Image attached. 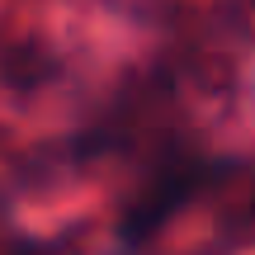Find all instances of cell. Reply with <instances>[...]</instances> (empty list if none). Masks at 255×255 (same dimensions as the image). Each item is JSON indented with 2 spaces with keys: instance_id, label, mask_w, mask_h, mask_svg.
Instances as JSON below:
<instances>
[{
  "instance_id": "obj_1",
  "label": "cell",
  "mask_w": 255,
  "mask_h": 255,
  "mask_svg": "<svg viewBox=\"0 0 255 255\" xmlns=\"http://www.w3.org/2000/svg\"><path fill=\"white\" fill-rule=\"evenodd\" d=\"M232 170H237V161H218V156H180V161L161 165V170L137 189L132 208L123 213L119 237L128 246L151 241L170 218H180L203 189H213V184H218L222 175H232Z\"/></svg>"
}]
</instances>
